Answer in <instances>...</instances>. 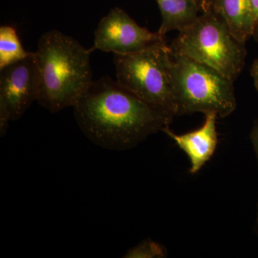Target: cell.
I'll return each instance as SVG.
<instances>
[{
    "instance_id": "cell-1",
    "label": "cell",
    "mask_w": 258,
    "mask_h": 258,
    "mask_svg": "<svg viewBox=\"0 0 258 258\" xmlns=\"http://www.w3.org/2000/svg\"><path fill=\"white\" fill-rule=\"evenodd\" d=\"M81 132L103 149L125 151L169 127L174 116L148 104L109 76L93 81L74 107Z\"/></svg>"
},
{
    "instance_id": "cell-2",
    "label": "cell",
    "mask_w": 258,
    "mask_h": 258,
    "mask_svg": "<svg viewBox=\"0 0 258 258\" xmlns=\"http://www.w3.org/2000/svg\"><path fill=\"white\" fill-rule=\"evenodd\" d=\"M92 52L59 30L39 38L35 53L40 75L37 102L42 108L55 113L77 103L93 82Z\"/></svg>"
},
{
    "instance_id": "cell-3",
    "label": "cell",
    "mask_w": 258,
    "mask_h": 258,
    "mask_svg": "<svg viewBox=\"0 0 258 258\" xmlns=\"http://www.w3.org/2000/svg\"><path fill=\"white\" fill-rule=\"evenodd\" d=\"M170 84L176 115L215 113L225 118L237 107L234 81L217 70L171 51Z\"/></svg>"
},
{
    "instance_id": "cell-4",
    "label": "cell",
    "mask_w": 258,
    "mask_h": 258,
    "mask_svg": "<svg viewBox=\"0 0 258 258\" xmlns=\"http://www.w3.org/2000/svg\"><path fill=\"white\" fill-rule=\"evenodd\" d=\"M170 47L172 52L207 64L234 82L245 66V43L238 41L225 20L212 10L179 32Z\"/></svg>"
},
{
    "instance_id": "cell-5",
    "label": "cell",
    "mask_w": 258,
    "mask_h": 258,
    "mask_svg": "<svg viewBox=\"0 0 258 258\" xmlns=\"http://www.w3.org/2000/svg\"><path fill=\"white\" fill-rule=\"evenodd\" d=\"M171 57L166 40L133 53L113 54L116 81L148 104L174 117L175 102L169 78Z\"/></svg>"
},
{
    "instance_id": "cell-6",
    "label": "cell",
    "mask_w": 258,
    "mask_h": 258,
    "mask_svg": "<svg viewBox=\"0 0 258 258\" xmlns=\"http://www.w3.org/2000/svg\"><path fill=\"white\" fill-rule=\"evenodd\" d=\"M40 75L35 52L0 69V135L4 137L9 123L21 118L37 101Z\"/></svg>"
},
{
    "instance_id": "cell-7",
    "label": "cell",
    "mask_w": 258,
    "mask_h": 258,
    "mask_svg": "<svg viewBox=\"0 0 258 258\" xmlns=\"http://www.w3.org/2000/svg\"><path fill=\"white\" fill-rule=\"evenodd\" d=\"M164 40L165 37L159 32H152L142 28L124 10L115 8L98 23L94 32V45L91 49L126 55Z\"/></svg>"
},
{
    "instance_id": "cell-8",
    "label": "cell",
    "mask_w": 258,
    "mask_h": 258,
    "mask_svg": "<svg viewBox=\"0 0 258 258\" xmlns=\"http://www.w3.org/2000/svg\"><path fill=\"white\" fill-rule=\"evenodd\" d=\"M217 118L215 113H207L203 125L189 133L176 134L171 132L169 126L162 131L189 158L191 174L198 173L215 154L218 144Z\"/></svg>"
},
{
    "instance_id": "cell-9",
    "label": "cell",
    "mask_w": 258,
    "mask_h": 258,
    "mask_svg": "<svg viewBox=\"0 0 258 258\" xmlns=\"http://www.w3.org/2000/svg\"><path fill=\"white\" fill-rule=\"evenodd\" d=\"M210 10L225 20L238 41L246 43L252 37L254 17L250 0H213Z\"/></svg>"
},
{
    "instance_id": "cell-10",
    "label": "cell",
    "mask_w": 258,
    "mask_h": 258,
    "mask_svg": "<svg viewBox=\"0 0 258 258\" xmlns=\"http://www.w3.org/2000/svg\"><path fill=\"white\" fill-rule=\"evenodd\" d=\"M160 10L162 22L158 32L165 37L167 32H181L189 28L199 18L198 0H156Z\"/></svg>"
},
{
    "instance_id": "cell-11",
    "label": "cell",
    "mask_w": 258,
    "mask_h": 258,
    "mask_svg": "<svg viewBox=\"0 0 258 258\" xmlns=\"http://www.w3.org/2000/svg\"><path fill=\"white\" fill-rule=\"evenodd\" d=\"M32 53L23 48L16 30L10 25L0 28V69L18 62Z\"/></svg>"
},
{
    "instance_id": "cell-12",
    "label": "cell",
    "mask_w": 258,
    "mask_h": 258,
    "mask_svg": "<svg viewBox=\"0 0 258 258\" xmlns=\"http://www.w3.org/2000/svg\"><path fill=\"white\" fill-rule=\"evenodd\" d=\"M164 246L151 240H144L142 243L128 249L125 258H161L166 257Z\"/></svg>"
},
{
    "instance_id": "cell-13",
    "label": "cell",
    "mask_w": 258,
    "mask_h": 258,
    "mask_svg": "<svg viewBox=\"0 0 258 258\" xmlns=\"http://www.w3.org/2000/svg\"><path fill=\"white\" fill-rule=\"evenodd\" d=\"M251 7H252V13L254 17V40L258 42V0H250Z\"/></svg>"
},
{
    "instance_id": "cell-14",
    "label": "cell",
    "mask_w": 258,
    "mask_h": 258,
    "mask_svg": "<svg viewBox=\"0 0 258 258\" xmlns=\"http://www.w3.org/2000/svg\"><path fill=\"white\" fill-rule=\"evenodd\" d=\"M251 140H252V144L254 151L258 159V119L254 123L253 128H252V132H251ZM257 222H258V212H257Z\"/></svg>"
},
{
    "instance_id": "cell-15",
    "label": "cell",
    "mask_w": 258,
    "mask_h": 258,
    "mask_svg": "<svg viewBox=\"0 0 258 258\" xmlns=\"http://www.w3.org/2000/svg\"><path fill=\"white\" fill-rule=\"evenodd\" d=\"M251 76L254 81V87L258 93V57L254 60L250 70Z\"/></svg>"
},
{
    "instance_id": "cell-16",
    "label": "cell",
    "mask_w": 258,
    "mask_h": 258,
    "mask_svg": "<svg viewBox=\"0 0 258 258\" xmlns=\"http://www.w3.org/2000/svg\"><path fill=\"white\" fill-rule=\"evenodd\" d=\"M200 10L203 12L208 11L211 8L212 1L213 0H198Z\"/></svg>"
}]
</instances>
